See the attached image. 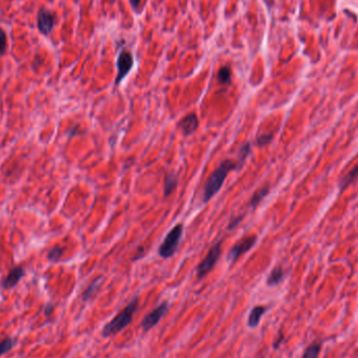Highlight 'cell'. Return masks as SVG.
<instances>
[{
    "label": "cell",
    "mask_w": 358,
    "mask_h": 358,
    "mask_svg": "<svg viewBox=\"0 0 358 358\" xmlns=\"http://www.w3.org/2000/svg\"><path fill=\"white\" fill-rule=\"evenodd\" d=\"M237 168H238L237 162L230 161V159H225V161H223L219 165L218 168L212 173L210 178L208 179V181H206V184H205L204 192H203V201L204 202L210 201L211 199L219 192L222 186H223V184H224L228 173Z\"/></svg>",
    "instance_id": "6da1fadb"
},
{
    "label": "cell",
    "mask_w": 358,
    "mask_h": 358,
    "mask_svg": "<svg viewBox=\"0 0 358 358\" xmlns=\"http://www.w3.org/2000/svg\"><path fill=\"white\" fill-rule=\"evenodd\" d=\"M138 306V299L134 298L121 313L117 314L112 321L105 326V328L103 329V335L106 337L114 335V334L118 333L119 331L124 330L127 326H129V324L132 322L134 313L137 312Z\"/></svg>",
    "instance_id": "7a4b0ae2"
},
{
    "label": "cell",
    "mask_w": 358,
    "mask_h": 358,
    "mask_svg": "<svg viewBox=\"0 0 358 358\" xmlns=\"http://www.w3.org/2000/svg\"><path fill=\"white\" fill-rule=\"evenodd\" d=\"M182 234H184V226H182V224L175 225L168 233V235L165 236L162 245L159 246V256L163 257L164 259L172 257L178 249V245L181 240Z\"/></svg>",
    "instance_id": "3957f363"
},
{
    "label": "cell",
    "mask_w": 358,
    "mask_h": 358,
    "mask_svg": "<svg viewBox=\"0 0 358 358\" xmlns=\"http://www.w3.org/2000/svg\"><path fill=\"white\" fill-rule=\"evenodd\" d=\"M221 254V242L215 244L206 254L204 260L197 267V276L200 278L208 275L215 267Z\"/></svg>",
    "instance_id": "277c9868"
},
{
    "label": "cell",
    "mask_w": 358,
    "mask_h": 358,
    "mask_svg": "<svg viewBox=\"0 0 358 358\" xmlns=\"http://www.w3.org/2000/svg\"><path fill=\"white\" fill-rule=\"evenodd\" d=\"M133 64H134L133 55L130 52L123 51L119 53L117 62H116L117 75H116V79H115V85H118L119 83H121L123 80L127 77V75L130 73V70L133 67Z\"/></svg>",
    "instance_id": "5b68a950"
},
{
    "label": "cell",
    "mask_w": 358,
    "mask_h": 358,
    "mask_svg": "<svg viewBox=\"0 0 358 358\" xmlns=\"http://www.w3.org/2000/svg\"><path fill=\"white\" fill-rule=\"evenodd\" d=\"M257 236H248L242 238L240 241H239L237 244H235L234 248L229 250L228 252V261L232 262H236L239 258H240L243 253L249 251L254 244L257 243Z\"/></svg>",
    "instance_id": "8992f818"
},
{
    "label": "cell",
    "mask_w": 358,
    "mask_h": 358,
    "mask_svg": "<svg viewBox=\"0 0 358 358\" xmlns=\"http://www.w3.org/2000/svg\"><path fill=\"white\" fill-rule=\"evenodd\" d=\"M168 309H169L168 303H163L157 308H155L152 312L149 313L141 322V327L144 329V331H149L150 329H152L154 326H156L159 323V321L164 317V315L168 312Z\"/></svg>",
    "instance_id": "52a82bcc"
},
{
    "label": "cell",
    "mask_w": 358,
    "mask_h": 358,
    "mask_svg": "<svg viewBox=\"0 0 358 358\" xmlns=\"http://www.w3.org/2000/svg\"><path fill=\"white\" fill-rule=\"evenodd\" d=\"M55 18L52 12L47 10H41L38 15V28L42 34H50L55 27Z\"/></svg>",
    "instance_id": "ba28073f"
},
{
    "label": "cell",
    "mask_w": 358,
    "mask_h": 358,
    "mask_svg": "<svg viewBox=\"0 0 358 358\" xmlns=\"http://www.w3.org/2000/svg\"><path fill=\"white\" fill-rule=\"evenodd\" d=\"M198 126H199V121L196 113H190L186 115L178 124L179 129L185 135L193 134L197 130Z\"/></svg>",
    "instance_id": "9c48e42d"
},
{
    "label": "cell",
    "mask_w": 358,
    "mask_h": 358,
    "mask_svg": "<svg viewBox=\"0 0 358 358\" xmlns=\"http://www.w3.org/2000/svg\"><path fill=\"white\" fill-rule=\"evenodd\" d=\"M23 275H25V270H23V268L21 266L14 267L9 273V275L5 276V278L2 282L3 288H5V289L13 288L14 286H16L19 283V281L21 280V277Z\"/></svg>",
    "instance_id": "30bf717a"
},
{
    "label": "cell",
    "mask_w": 358,
    "mask_h": 358,
    "mask_svg": "<svg viewBox=\"0 0 358 358\" xmlns=\"http://www.w3.org/2000/svg\"><path fill=\"white\" fill-rule=\"evenodd\" d=\"M265 311H266V307H264V306H257V307H254L251 310V312H250L249 317H248V324L249 327H251V328L257 327L258 324L260 323L261 316L265 313Z\"/></svg>",
    "instance_id": "8fae6325"
},
{
    "label": "cell",
    "mask_w": 358,
    "mask_h": 358,
    "mask_svg": "<svg viewBox=\"0 0 358 358\" xmlns=\"http://www.w3.org/2000/svg\"><path fill=\"white\" fill-rule=\"evenodd\" d=\"M284 278V270L282 267H275L274 270L270 273L268 278H267V284L269 286H275L278 283H281Z\"/></svg>",
    "instance_id": "7c38bea8"
},
{
    "label": "cell",
    "mask_w": 358,
    "mask_h": 358,
    "mask_svg": "<svg viewBox=\"0 0 358 358\" xmlns=\"http://www.w3.org/2000/svg\"><path fill=\"white\" fill-rule=\"evenodd\" d=\"M269 193V188L266 186V187H263L261 188L260 190H258L256 193L253 194V196L251 197L250 199V206L252 209H256L257 206L260 204V202L263 200V199L267 196V194Z\"/></svg>",
    "instance_id": "4fadbf2b"
},
{
    "label": "cell",
    "mask_w": 358,
    "mask_h": 358,
    "mask_svg": "<svg viewBox=\"0 0 358 358\" xmlns=\"http://www.w3.org/2000/svg\"><path fill=\"white\" fill-rule=\"evenodd\" d=\"M102 282H103V280H102L101 276L95 278V280L84 291V293H83V300L84 301H87V300H89L90 298H92L94 296V294H95V292H97L99 290V288L101 287Z\"/></svg>",
    "instance_id": "5bb4252c"
},
{
    "label": "cell",
    "mask_w": 358,
    "mask_h": 358,
    "mask_svg": "<svg viewBox=\"0 0 358 358\" xmlns=\"http://www.w3.org/2000/svg\"><path fill=\"white\" fill-rule=\"evenodd\" d=\"M357 177H358V165L355 166L354 169H352L351 171H350L343 179H341L340 185H339L340 190L343 191V190L347 189Z\"/></svg>",
    "instance_id": "9a60e30c"
},
{
    "label": "cell",
    "mask_w": 358,
    "mask_h": 358,
    "mask_svg": "<svg viewBox=\"0 0 358 358\" xmlns=\"http://www.w3.org/2000/svg\"><path fill=\"white\" fill-rule=\"evenodd\" d=\"M177 187V178L174 176L173 174L168 175L165 179V196L168 197L170 194H172L175 189Z\"/></svg>",
    "instance_id": "2e32d148"
},
{
    "label": "cell",
    "mask_w": 358,
    "mask_h": 358,
    "mask_svg": "<svg viewBox=\"0 0 358 358\" xmlns=\"http://www.w3.org/2000/svg\"><path fill=\"white\" fill-rule=\"evenodd\" d=\"M321 348H322V345L320 343H317V341H314L313 344L310 345L305 350L303 357L302 358H317L318 354H320Z\"/></svg>",
    "instance_id": "e0dca14e"
},
{
    "label": "cell",
    "mask_w": 358,
    "mask_h": 358,
    "mask_svg": "<svg viewBox=\"0 0 358 358\" xmlns=\"http://www.w3.org/2000/svg\"><path fill=\"white\" fill-rule=\"evenodd\" d=\"M230 77H232V70L228 66H223L219 69L217 79L221 84H227L230 81Z\"/></svg>",
    "instance_id": "ac0fdd59"
},
{
    "label": "cell",
    "mask_w": 358,
    "mask_h": 358,
    "mask_svg": "<svg viewBox=\"0 0 358 358\" xmlns=\"http://www.w3.org/2000/svg\"><path fill=\"white\" fill-rule=\"evenodd\" d=\"M250 153V145L248 144H245L241 147V149L239 150V153H238V168H241V165L244 164L245 159L248 158V156L249 155Z\"/></svg>",
    "instance_id": "d6986e66"
},
{
    "label": "cell",
    "mask_w": 358,
    "mask_h": 358,
    "mask_svg": "<svg viewBox=\"0 0 358 358\" xmlns=\"http://www.w3.org/2000/svg\"><path fill=\"white\" fill-rule=\"evenodd\" d=\"M64 250H65L64 248H61V246H55V248H53L49 252H47V257H49V259L52 262H57L63 256Z\"/></svg>",
    "instance_id": "ffe728a7"
},
{
    "label": "cell",
    "mask_w": 358,
    "mask_h": 358,
    "mask_svg": "<svg viewBox=\"0 0 358 358\" xmlns=\"http://www.w3.org/2000/svg\"><path fill=\"white\" fill-rule=\"evenodd\" d=\"M13 348V341L10 338H6L0 343V356L3 355L4 353L9 352L10 350Z\"/></svg>",
    "instance_id": "44dd1931"
},
{
    "label": "cell",
    "mask_w": 358,
    "mask_h": 358,
    "mask_svg": "<svg viewBox=\"0 0 358 358\" xmlns=\"http://www.w3.org/2000/svg\"><path fill=\"white\" fill-rule=\"evenodd\" d=\"M6 50V35L2 28H0V55H3Z\"/></svg>",
    "instance_id": "7402d4cb"
},
{
    "label": "cell",
    "mask_w": 358,
    "mask_h": 358,
    "mask_svg": "<svg viewBox=\"0 0 358 358\" xmlns=\"http://www.w3.org/2000/svg\"><path fill=\"white\" fill-rule=\"evenodd\" d=\"M273 139V134H263L261 135L260 138H258L257 139V144L259 146H265L267 144H269L270 141Z\"/></svg>",
    "instance_id": "603a6c76"
},
{
    "label": "cell",
    "mask_w": 358,
    "mask_h": 358,
    "mask_svg": "<svg viewBox=\"0 0 358 358\" xmlns=\"http://www.w3.org/2000/svg\"><path fill=\"white\" fill-rule=\"evenodd\" d=\"M81 133H82V132L79 130V127H78V126H77V127H74V128H71V129L69 130V132H68V134H69V137H70V138H74V137H76V135H80Z\"/></svg>",
    "instance_id": "cb8c5ba5"
},
{
    "label": "cell",
    "mask_w": 358,
    "mask_h": 358,
    "mask_svg": "<svg viewBox=\"0 0 358 358\" xmlns=\"http://www.w3.org/2000/svg\"><path fill=\"white\" fill-rule=\"evenodd\" d=\"M242 220V216L241 217H239V218H236L233 222H232V223H230L229 225H228V229H233V228H235L239 223H240V221Z\"/></svg>",
    "instance_id": "d4e9b609"
},
{
    "label": "cell",
    "mask_w": 358,
    "mask_h": 358,
    "mask_svg": "<svg viewBox=\"0 0 358 358\" xmlns=\"http://www.w3.org/2000/svg\"><path fill=\"white\" fill-rule=\"evenodd\" d=\"M139 3H140V0H130V4L134 10H138Z\"/></svg>",
    "instance_id": "484cf974"
},
{
    "label": "cell",
    "mask_w": 358,
    "mask_h": 358,
    "mask_svg": "<svg viewBox=\"0 0 358 358\" xmlns=\"http://www.w3.org/2000/svg\"><path fill=\"white\" fill-rule=\"evenodd\" d=\"M282 339H283V335H281L280 337H278V339L275 341V348H277L278 347V345H280L281 344V341H282Z\"/></svg>",
    "instance_id": "4316f807"
}]
</instances>
